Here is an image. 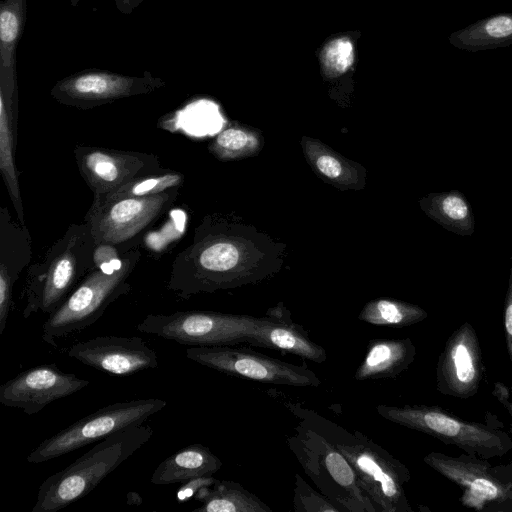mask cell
Wrapping results in <instances>:
<instances>
[{
    "label": "cell",
    "instance_id": "cell-37",
    "mask_svg": "<svg viewBox=\"0 0 512 512\" xmlns=\"http://www.w3.org/2000/svg\"><path fill=\"white\" fill-rule=\"evenodd\" d=\"M144 0H114L116 9L123 15H131Z\"/></svg>",
    "mask_w": 512,
    "mask_h": 512
},
{
    "label": "cell",
    "instance_id": "cell-15",
    "mask_svg": "<svg viewBox=\"0 0 512 512\" xmlns=\"http://www.w3.org/2000/svg\"><path fill=\"white\" fill-rule=\"evenodd\" d=\"M74 153L79 171L94 196L159 172V161L154 155L99 147H77Z\"/></svg>",
    "mask_w": 512,
    "mask_h": 512
},
{
    "label": "cell",
    "instance_id": "cell-25",
    "mask_svg": "<svg viewBox=\"0 0 512 512\" xmlns=\"http://www.w3.org/2000/svg\"><path fill=\"white\" fill-rule=\"evenodd\" d=\"M421 210L445 230L460 236L475 231V217L466 196L459 190L429 193L419 200Z\"/></svg>",
    "mask_w": 512,
    "mask_h": 512
},
{
    "label": "cell",
    "instance_id": "cell-19",
    "mask_svg": "<svg viewBox=\"0 0 512 512\" xmlns=\"http://www.w3.org/2000/svg\"><path fill=\"white\" fill-rule=\"evenodd\" d=\"M247 344L291 353L316 363L327 359L326 350L312 341L304 328L294 323L290 316L278 318L267 314L259 317Z\"/></svg>",
    "mask_w": 512,
    "mask_h": 512
},
{
    "label": "cell",
    "instance_id": "cell-2",
    "mask_svg": "<svg viewBox=\"0 0 512 512\" xmlns=\"http://www.w3.org/2000/svg\"><path fill=\"white\" fill-rule=\"evenodd\" d=\"M300 415L345 456L377 512H413L404 490L411 474L401 461L360 431L351 433L312 411L301 410Z\"/></svg>",
    "mask_w": 512,
    "mask_h": 512
},
{
    "label": "cell",
    "instance_id": "cell-4",
    "mask_svg": "<svg viewBox=\"0 0 512 512\" xmlns=\"http://www.w3.org/2000/svg\"><path fill=\"white\" fill-rule=\"evenodd\" d=\"M96 246L87 223L71 226L46 252L43 261L28 269L21 295L23 317L53 313L95 267Z\"/></svg>",
    "mask_w": 512,
    "mask_h": 512
},
{
    "label": "cell",
    "instance_id": "cell-35",
    "mask_svg": "<svg viewBox=\"0 0 512 512\" xmlns=\"http://www.w3.org/2000/svg\"><path fill=\"white\" fill-rule=\"evenodd\" d=\"M504 329L507 350L512 361V267L510 269L508 288L505 298Z\"/></svg>",
    "mask_w": 512,
    "mask_h": 512
},
{
    "label": "cell",
    "instance_id": "cell-10",
    "mask_svg": "<svg viewBox=\"0 0 512 512\" xmlns=\"http://www.w3.org/2000/svg\"><path fill=\"white\" fill-rule=\"evenodd\" d=\"M259 317L216 311L186 310L149 314L137 331L192 347L247 344Z\"/></svg>",
    "mask_w": 512,
    "mask_h": 512
},
{
    "label": "cell",
    "instance_id": "cell-16",
    "mask_svg": "<svg viewBox=\"0 0 512 512\" xmlns=\"http://www.w3.org/2000/svg\"><path fill=\"white\" fill-rule=\"evenodd\" d=\"M67 353L86 366L116 376H128L158 366L156 352L136 336H96L73 344Z\"/></svg>",
    "mask_w": 512,
    "mask_h": 512
},
{
    "label": "cell",
    "instance_id": "cell-8",
    "mask_svg": "<svg viewBox=\"0 0 512 512\" xmlns=\"http://www.w3.org/2000/svg\"><path fill=\"white\" fill-rule=\"evenodd\" d=\"M167 402L158 398L115 402L70 424L43 440L27 456L31 464L58 458L135 425L144 424Z\"/></svg>",
    "mask_w": 512,
    "mask_h": 512
},
{
    "label": "cell",
    "instance_id": "cell-21",
    "mask_svg": "<svg viewBox=\"0 0 512 512\" xmlns=\"http://www.w3.org/2000/svg\"><path fill=\"white\" fill-rule=\"evenodd\" d=\"M415 355L416 347L409 337L371 339L354 378L358 381L396 378L408 369Z\"/></svg>",
    "mask_w": 512,
    "mask_h": 512
},
{
    "label": "cell",
    "instance_id": "cell-3",
    "mask_svg": "<svg viewBox=\"0 0 512 512\" xmlns=\"http://www.w3.org/2000/svg\"><path fill=\"white\" fill-rule=\"evenodd\" d=\"M152 435L153 429L141 424L99 441L66 468L43 481L32 512H56L85 497Z\"/></svg>",
    "mask_w": 512,
    "mask_h": 512
},
{
    "label": "cell",
    "instance_id": "cell-31",
    "mask_svg": "<svg viewBox=\"0 0 512 512\" xmlns=\"http://www.w3.org/2000/svg\"><path fill=\"white\" fill-rule=\"evenodd\" d=\"M322 74L334 79L346 73L354 61L353 44L347 37H339L326 43L320 52Z\"/></svg>",
    "mask_w": 512,
    "mask_h": 512
},
{
    "label": "cell",
    "instance_id": "cell-6",
    "mask_svg": "<svg viewBox=\"0 0 512 512\" xmlns=\"http://www.w3.org/2000/svg\"><path fill=\"white\" fill-rule=\"evenodd\" d=\"M140 257L138 249L122 256L112 271L96 266L80 281L42 325V339L57 346V340L80 332L98 321L107 307L130 291L128 278Z\"/></svg>",
    "mask_w": 512,
    "mask_h": 512
},
{
    "label": "cell",
    "instance_id": "cell-28",
    "mask_svg": "<svg viewBox=\"0 0 512 512\" xmlns=\"http://www.w3.org/2000/svg\"><path fill=\"white\" fill-rule=\"evenodd\" d=\"M263 144L261 131L234 124L217 134L209 151L220 161H234L257 155Z\"/></svg>",
    "mask_w": 512,
    "mask_h": 512
},
{
    "label": "cell",
    "instance_id": "cell-14",
    "mask_svg": "<svg viewBox=\"0 0 512 512\" xmlns=\"http://www.w3.org/2000/svg\"><path fill=\"white\" fill-rule=\"evenodd\" d=\"M75 374L61 371L56 364L31 367L0 386V403L34 415L50 403L70 396L89 385Z\"/></svg>",
    "mask_w": 512,
    "mask_h": 512
},
{
    "label": "cell",
    "instance_id": "cell-27",
    "mask_svg": "<svg viewBox=\"0 0 512 512\" xmlns=\"http://www.w3.org/2000/svg\"><path fill=\"white\" fill-rule=\"evenodd\" d=\"M202 505L195 512H272V509L241 484L231 480H216L201 488L194 496Z\"/></svg>",
    "mask_w": 512,
    "mask_h": 512
},
{
    "label": "cell",
    "instance_id": "cell-38",
    "mask_svg": "<svg viewBox=\"0 0 512 512\" xmlns=\"http://www.w3.org/2000/svg\"><path fill=\"white\" fill-rule=\"evenodd\" d=\"M69 3L73 6V7H76L79 3V0H68Z\"/></svg>",
    "mask_w": 512,
    "mask_h": 512
},
{
    "label": "cell",
    "instance_id": "cell-18",
    "mask_svg": "<svg viewBox=\"0 0 512 512\" xmlns=\"http://www.w3.org/2000/svg\"><path fill=\"white\" fill-rule=\"evenodd\" d=\"M32 242L25 225L15 222L7 207L0 209V336L12 307V290L20 272L30 262Z\"/></svg>",
    "mask_w": 512,
    "mask_h": 512
},
{
    "label": "cell",
    "instance_id": "cell-5",
    "mask_svg": "<svg viewBox=\"0 0 512 512\" xmlns=\"http://www.w3.org/2000/svg\"><path fill=\"white\" fill-rule=\"evenodd\" d=\"M301 417L287 444L304 472L341 511L377 512L345 456L306 417Z\"/></svg>",
    "mask_w": 512,
    "mask_h": 512
},
{
    "label": "cell",
    "instance_id": "cell-7",
    "mask_svg": "<svg viewBox=\"0 0 512 512\" xmlns=\"http://www.w3.org/2000/svg\"><path fill=\"white\" fill-rule=\"evenodd\" d=\"M377 413L395 424L428 434L482 458L503 457L512 451V438L497 424L471 422L441 407L427 405H378Z\"/></svg>",
    "mask_w": 512,
    "mask_h": 512
},
{
    "label": "cell",
    "instance_id": "cell-11",
    "mask_svg": "<svg viewBox=\"0 0 512 512\" xmlns=\"http://www.w3.org/2000/svg\"><path fill=\"white\" fill-rule=\"evenodd\" d=\"M186 357L219 372L264 384L317 387L321 381L306 366L284 362L247 348L192 347Z\"/></svg>",
    "mask_w": 512,
    "mask_h": 512
},
{
    "label": "cell",
    "instance_id": "cell-36",
    "mask_svg": "<svg viewBox=\"0 0 512 512\" xmlns=\"http://www.w3.org/2000/svg\"><path fill=\"white\" fill-rule=\"evenodd\" d=\"M494 394L498 398V400L506 407L507 411L509 412L510 418H511V432H512V394L511 398L506 393V387L501 385L500 383L495 384L494 387Z\"/></svg>",
    "mask_w": 512,
    "mask_h": 512
},
{
    "label": "cell",
    "instance_id": "cell-33",
    "mask_svg": "<svg viewBox=\"0 0 512 512\" xmlns=\"http://www.w3.org/2000/svg\"><path fill=\"white\" fill-rule=\"evenodd\" d=\"M122 262V257L113 244H98L94 250V263L97 268L112 271Z\"/></svg>",
    "mask_w": 512,
    "mask_h": 512
},
{
    "label": "cell",
    "instance_id": "cell-9",
    "mask_svg": "<svg viewBox=\"0 0 512 512\" xmlns=\"http://www.w3.org/2000/svg\"><path fill=\"white\" fill-rule=\"evenodd\" d=\"M424 462L461 489L463 506L480 512H512V463L492 465L476 455L435 451Z\"/></svg>",
    "mask_w": 512,
    "mask_h": 512
},
{
    "label": "cell",
    "instance_id": "cell-13",
    "mask_svg": "<svg viewBox=\"0 0 512 512\" xmlns=\"http://www.w3.org/2000/svg\"><path fill=\"white\" fill-rule=\"evenodd\" d=\"M177 187L164 192L92 204L86 215L96 244H119L153 222L177 196Z\"/></svg>",
    "mask_w": 512,
    "mask_h": 512
},
{
    "label": "cell",
    "instance_id": "cell-20",
    "mask_svg": "<svg viewBox=\"0 0 512 512\" xmlns=\"http://www.w3.org/2000/svg\"><path fill=\"white\" fill-rule=\"evenodd\" d=\"M303 154L314 173L339 190H361L366 185V170L345 158L318 139L303 136Z\"/></svg>",
    "mask_w": 512,
    "mask_h": 512
},
{
    "label": "cell",
    "instance_id": "cell-30",
    "mask_svg": "<svg viewBox=\"0 0 512 512\" xmlns=\"http://www.w3.org/2000/svg\"><path fill=\"white\" fill-rule=\"evenodd\" d=\"M183 182V176L176 172L155 173L139 177L110 191L94 196L93 204H103L121 198L141 197L164 192L178 187Z\"/></svg>",
    "mask_w": 512,
    "mask_h": 512
},
{
    "label": "cell",
    "instance_id": "cell-23",
    "mask_svg": "<svg viewBox=\"0 0 512 512\" xmlns=\"http://www.w3.org/2000/svg\"><path fill=\"white\" fill-rule=\"evenodd\" d=\"M222 467V461L202 444L189 445L164 459L154 470L151 483L168 485L211 476Z\"/></svg>",
    "mask_w": 512,
    "mask_h": 512
},
{
    "label": "cell",
    "instance_id": "cell-17",
    "mask_svg": "<svg viewBox=\"0 0 512 512\" xmlns=\"http://www.w3.org/2000/svg\"><path fill=\"white\" fill-rule=\"evenodd\" d=\"M481 349L473 327L465 323L450 336L437 365V388L445 395L466 399L482 379Z\"/></svg>",
    "mask_w": 512,
    "mask_h": 512
},
{
    "label": "cell",
    "instance_id": "cell-26",
    "mask_svg": "<svg viewBox=\"0 0 512 512\" xmlns=\"http://www.w3.org/2000/svg\"><path fill=\"white\" fill-rule=\"evenodd\" d=\"M457 49L477 52L512 45V12L482 18L448 37Z\"/></svg>",
    "mask_w": 512,
    "mask_h": 512
},
{
    "label": "cell",
    "instance_id": "cell-1",
    "mask_svg": "<svg viewBox=\"0 0 512 512\" xmlns=\"http://www.w3.org/2000/svg\"><path fill=\"white\" fill-rule=\"evenodd\" d=\"M284 252L254 227L215 221L198 227L194 243L175 258L168 289L188 299L255 284L280 270Z\"/></svg>",
    "mask_w": 512,
    "mask_h": 512
},
{
    "label": "cell",
    "instance_id": "cell-12",
    "mask_svg": "<svg viewBox=\"0 0 512 512\" xmlns=\"http://www.w3.org/2000/svg\"><path fill=\"white\" fill-rule=\"evenodd\" d=\"M166 82L145 71L129 76L108 70L87 69L57 81L50 95L59 103L79 109H91L120 99L149 94Z\"/></svg>",
    "mask_w": 512,
    "mask_h": 512
},
{
    "label": "cell",
    "instance_id": "cell-34",
    "mask_svg": "<svg viewBox=\"0 0 512 512\" xmlns=\"http://www.w3.org/2000/svg\"><path fill=\"white\" fill-rule=\"evenodd\" d=\"M216 480L212 475L190 479L182 483L177 492V497L180 501L188 500L194 497L201 488L212 486Z\"/></svg>",
    "mask_w": 512,
    "mask_h": 512
},
{
    "label": "cell",
    "instance_id": "cell-32",
    "mask_svg": "<svg viewBox=\"0 0 512 512\" xmlns=\"http://www.w3.org/2000/svg\"><path fill=\"white\" fill-rule=\"evenodd\" d=\"M293 510L295 512H342L331 499L314 490L298 473L295 474Z\"/></svg>",
    "mask_w": 512,
    "mask_h": 512
},
{
    "label": "cell",
    "instance_id": "cell-29",
    "mask_svg": "<svg viewBox=\"0 0 512 512\" xmlns=\"http://www.w3.org/2000/svg\"><path fill=\"white\" fill-rule=\"evenodd\" d=\"M427 316V312L418 305L391 298H377L364 305L358 319L375 326L404 327L421 322Z\"/></svg>",
    "mask_w": 512,
    "mask_h": 512
},
{
    "label": "cell",
    "instance_id": "cell-24",
    "mask_svg": "<svg viewBox=\"0 0 512 512\" xmlns=\"http://www.w3.org/2000/svg\"><path fill=\"white\" fill-rule=\"evenodd\" d=\"M26 0H3L0 4V87L18 92L16 50L26 21Z\"/></svg>",
    "mask_w": 512,
    "mask_h": 512
},
{
    "label": "cell",
    "instance_id": "cell-22",
    "mask_svg": "<svg viewBox=\"0 0 512 512\" xmlns=\"http://www.w3.org/2000/svg\"><path fill=\"white\" fill-rule=\"evenodd\" d=\"M18 118V92L0 88V171L17 214L25 225L18 171L15 162Z\"/></svg>",
    "mask_w": 512,
    "mask_h": 512
}]
</instances>
